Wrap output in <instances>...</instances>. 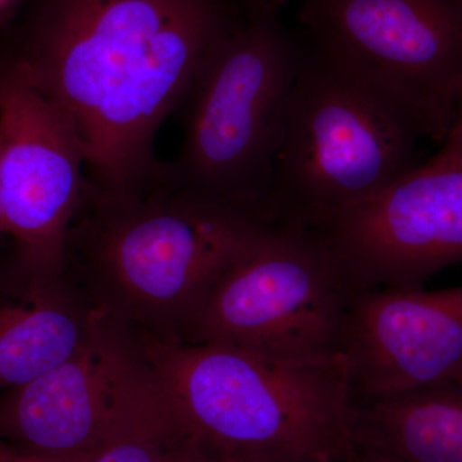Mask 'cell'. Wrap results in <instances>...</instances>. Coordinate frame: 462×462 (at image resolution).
Listing matches in <instances>:
<instances>
[{"instance_id":"cell-1","label":"cell","mask_w":462,"mask_h":462,"mask_svg":"<svg viewBox=\"0 0 462 462\" xmlns=\"http://www.w3.org/2000/svg\"><path fill=\"white\" fill-rule=\"evenodd\" d=\"M242 8L236 0H32L0 54L74 126L88 187L135 196L160 179L157 134Z\"/></svg>"},{"instance_id":"cell-2","label":"cell","mask_w":462,"mask_h":462,"mask_svg":"<svg viewBox=\"0 0 462 462\" xmlns=\"http://www.w3.org/2000/svg\"><path fill=\"white\" fill-rule=\"evenodd\" d=\"M139 349L179 436L281 462L354 461L345 356L289 361L151 334Z\"/></svg>"},{"instance_id":"cell-3","label":"cell","mask_w":462,"mask_h":462,"mask_svg":"<svg viewBox=\"0 0 462 462\" xmlns=\"http://www.w3.org/2000/svg\"><path fill=\"white\" fill-rule=\"evenodd\" d=\"M279 9L275 2L243 5L209 51L181 107L180 151L163 163L172 187L266 215L288 100L305 57Z\"/></svg>"},{"instance_id":"cell-4","label":"cell","mask_w":462,"mask_h":462,"mask_svg":"<svg viewBox=\"0 0 462 462\" xmlns=\"http://www.w3.org/2000/svg\"><path fill=\"white\" fill-rule=\"evenodd\" d=\"M419 138L372 94L305 51L264 212L315 230L415 169Z\"/></svg>"},{"instance_id":"cell-5","label":"cell","mask_w":462,"mask_h":462,"mask_svg":"<svg viewBox=\"0 0 462 462\" xmlns=\"http://www.w3.org/2000/svg\"><path fill=\"white\" fill-rule=\"evenodd\" d=\"M78 227L85 256L125 305L182 321L218 275L272 224L267 216L193 196L161 176L127 197L87 187Z\"/></svg>"},{"instance_id":"cell-6","label":"cell","mask_w":462,"mask_h":462,"mask_svg":"<svg viewBox=\"0 0 462 462\" xmlns=\"http://www.w3.org/2000/svg\"><path fill=\"white\" fill-rule=\"evenodd\" d=\"M311 53L443 144L462 81V0H300Z\"/></svg>"},{"instance_id":"cell-7","label":"cell","mask_w":462,"mask_h":462,"mask_svg":"<svg viewBox=\"0 0 462 462\" xmlns=\"http://www.w3.org/2000/svg\"><path fill=\"white\" fill-rule=\"evenodd\" d=\"M349 296L315 231L272 223L234 258L184 320L188 342L289 361L345 349Z\"/></svg>"},{"instance_id":"cell-8","label":"cell","mask_w":462,"mask_h":462,"mask_svg":"<svg viewBox=\"0 0 462 462\" xmlns=\"http://www.w3.org/2000/svg\"><path fill=\"white\" fill-rule=\"evenodd\" d=\"M170 418L141 349L102 314H91L69 360L0 398V439L51 456L98 454Z\"/></svg>"},{"instance_id":"cell-9","label":"cell","mask_w":462,"mask_h":462,"mask_svg":"<svg viewBox=\"0 0 462 462\" xmlns=\"http://www.w3.org/2000/svg\"><path fill=\"white\" fill-rule=\"evenodd\" d=\"M312 231L349 296L421 287L434 273L462 263V158L438 152Z\"/></svg>"},{"instance_id":"cell-10","label":"cell","mask_w":462,"mask_h":462,"mask_svg":"<svg viewBox=\"0 0 462 462\" xmlns=\"http://www.w3.org/2000/svg\"><path fill=\"white\" fill-rule=\"evenodd\" d=\"M87 189V154L62 112L0 54V234L32 278L56 279Z\"/></svg>"},{"instance_id":"cell-11","label":"cell","mask_w":462,"mask_h":462,"mask_svg":"<svg viewBox=\"0 0 462 462\" xmlns=\"http://www.w3.org/2000/svg\"><path fill=\"white\" fill-rule=\"evenodd\" d=\"M343 355L355 400L462 384V287L355 294Z\"/></svg>"},{"instance_id":"cell-12","label":"cell","mask_w":462,"mask_h":462,"mask_svg":"<svg viewBox=\"0 0 462 462\" xmlns=\"http://www.w3.org/2000/svg\"><path fill=\"white\" fill-rule=\"evenodd\" d=\"M352 462H462V384L355 400Z\"/></svg>"},{"instance_id":"cell-13","label":"cell","mask_w":462,"mask_h":462,"mask_svg":"<svg viewBox=\"0 0 462 462\" xmlns=\"http://www.w3.org/2000/svg\"><path fill=\"white\" fill-rule=\"evenodd\" d=\"M32 278L26 293L0 302V392L14 391L69 360L83 345V318L54 285Z\"/></svg>"},{"instance_id":"cell-14","label":"cell","mask_w":462,"mask_h":462,"mask_svg":"<svg viewBox=\"0 0 462 462\" xmlns=\"http://www.w3.org/2000/svg\"><path fill=\"white\" fill-rule=\"evenodd\" d=\"M178 437L172 419H165L120 438L89 462H167Z\"/></svg>"},{"instance_id":"cell-15","label":"cell","mask_w":462,"mask_h":462,"mask_svg":"<svg viewBox=\"0 0 462 462\" xmlns=\"http://www.w3.org/2000/svg\"><path fill=\"white\" fill-rule=\"evenodd\" d=\"M167 462H281L260 456L225 451L179 436L170 448Z\"/></svg>"},{"instance_id":"cell-16","label":"cell","mask_w":462,"mask_h":462,"mask_svg":"<svg viewBox=\"0 0 462 462\" xmlns=\"http://www.w3.org/2000/svg\"><path fill=\"white\" fill-rule=\"evenodd\" d=\"M96 455V454H94ZM94 455L51 456L38 454L0 439V462H89Z\"/></svg>"},{"instance_id":"cell-17","label":"cell","mask_w":462,"mask_h":462,"mask_svg":"<svg viewBox=\"0 0 462 462\" xmlns=\"http://www.w3.org/2000/svg\"><path fill=\"white\" fill-rule=\"evenodd\" d=\"M439 152L448 154V156L462 158V81L460 90H458L457 111H456L454 126Z\"/></svg>"},{"instance_id":"cell-18","label":"cell","mask_w":462,"mask_h":462,"mask_svg":"<svg viewBox=\"0 0 462 462\" xmlns=\"http://www.w3.org/2000/svg\"><path fill=\"white\" fill-rule=\"evenodd\" d=\"M278 2L281 0H242L243 5H260V3Z\"/></svg>"},{"instance_id":"cell-19","label":"cell","mask_w":462,"mask_h":462,"mask_svg":"<svg viewBox=\"0 0 462 462\" xmlns=\"http://www.w3.org/2000/svg\"><path fill=\"white\" fill-rule=\"evenodd\" d=\"M0 225H2V203H0Z\"/></svg>"},{"instance_id":"cell-20","label":"cell","mask_w":462,"mask_h":462,"mask_svg":"<svg viewBox=\"0 0 462 462\" xmlns=\"http://www.w3.org/2000/svg\"><path fill=\"white\" fill-rule=\"evenodd\" d=\"M0 2H2V0H0Z\"/></svg>"}]
</instances>
